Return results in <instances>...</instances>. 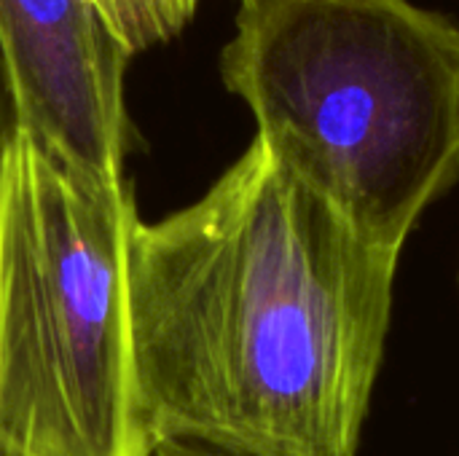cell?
Listing matches in <instances>:
<instances>
[{"mask_svg":"<svg viewBox=\"0 0 459 456\" xmlns=\"http://www.w3.org/2000/svg\"><path fill=\"white\" fill-rule=\"evenodd\" d=\"M221 78L274 161L385 253L459 180V24L444 11L239 0Z\"/></svg>","mask_w":459,"mask_h":456,"instance_id":"cell-2","label":"cell"},{"mask_svg":"<svg viewBox=\"0 0 459 456\" xmlns=\"http://www.w3.org/2000/svg\"><path fill=\"white\" fill-rule=\"evenodd\" d=\"M0 48L22 129L78 172L124 183L129 51L91 0H0Z\"/></svg>","mask_w":459,"mask_h":456,"instance_id":"cell-4","label":"cell"},{"mask_svg":"<svg viewBox=\"0 0 459 456\" xmlns=\"http://www.w3.org/2000/svg\"><path fill=\"white\" fill-rule=\"evenodd\" d=\"M151 456H234L215 452V449H204V446H194V443H159L153 446Z\"/></svg>","mask_w":459,"mask_h":456,"instance_id":"cell-6","label":"cell"},{"mask_svg":"<svg viewBox=\"0 0 459 456\" xmlns=\"http://www.w3.org/2000/svg\"><path fill=\"white\" fill-rule=\"evenodd\" d=\"M398 261L261 140L194 204L134 220L132 355L151 443L358 456Z\"/></svg>","mask_w":459,"mask_h":456,"instance_id":"cell-1","label":"cell"},{"mask_svg":"<svg viewBox=\"0 0 459 456\" xmlns=\"http://www.w3.org/2000/svg\"><path fill=\"white\" fill-rule=\"evenodd\" d=\"M110 32L129 51L143 54L172 40L194 19L199 0H91Z\"/></svg>","mask_w":459,"mask_h":456,"instance_id":"cell-5","label":"cell"},{"mask_svg":"<svg viewBox=\"0 0 459 456\" xmlns=\"http://www.w3.org/2000/svg\"><path fill=\"white\" fill-rule=\"evenodd\" d=\"M126 185L24 129L0 167V456H151L132 355Z\"/></svg>","mask_w":459,"mask_h":456,"instance_id":"cell-3","label":"cell"}]
</instances>
